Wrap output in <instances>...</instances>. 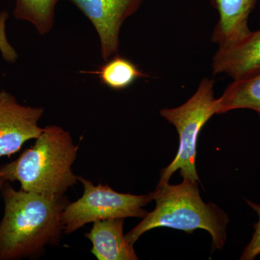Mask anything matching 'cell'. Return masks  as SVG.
Returning a JSON list of instances; mask_svg holds the SVG:
<instances>
[{
	"mask_svg": "<svg viewBox=\"0 0 260 260\" xmlns=\"http://www.w3.org/2000/svg\"><path fill=\"white\" fill-rule=\"evenodd\" d=\"M155 208L126 234L131 245L142 235L158 228H170L192 234L203 229L211 236L212 251L222 249L226 242L229 215L218 205L205 203L200 196L198 182L183 180L177 185L158 183L150 192Z\"/></svg>",
	"mask_w": 260,
	"mask_h": 260,
	"instance_id": "3957f363",
	"label": "cell"
},
{
	"mask_svg": "<svg viewBox=\"0 0 260 260\" xmlns=\"http://www.w3.org/2000/svg\"><path fill=\"white\" fill-rule=\"evenodd\" d=\"M59 0H16L13 15L31 23L40 35L52 30L55 8Z\"/></svg>",
	"mask_w": 260,
	"mask_h": 260,
	"instance_id": "4fadbf2b",
	"label": "cell"
},
{
	"mask_svg": "<svg viewBox=\"0 0 260 260\" xmlns=\"http://www.w3.org/2000/svg\"><path fill=\"white\" fill-rule=\"evenodd\" d=\"M93 24L100 40L103 59L118 54L119 32L126 19L144 0H70Z\"/></svg>",
	"mask_w": 260,
	"mask_h": 260,
	"instance_id": "8992f818",
	"label": "cell"
},
{
	"mask_svg": "<svg viewBox=\"0 0 260 260\" xmlns=\"http://www.w3.org/2000/svg\"><path fill=\"white\" fill-rule=\"evenodd\" d=\"M1 92H2L1 90H0V95H1Z\"/></svg>",
	"mask_w": 260,
	"mask_h": 260,
	"instance_id": "e0dca14e",
	"label": "cell"
},
{
	"mask_svg": "<svg viewBox=\"0 0 260 260\" xmlns=\"http://www.w3.org/2000/svg\"><path fill=\"white\" fill-rule=\"evenodd\" d=\"M214 84L213 80L204 78L187 102L180 107L160 110V115L177 129L179 145L175 158L162 169L160 184L169 183L177 171L183 180L200 183L196 169L198 136L210 118L218 112V99L214 96Z\"/></svg>",
	"mask_w": 260,
	"mask_h": 260,
	"instance_id": "277c9868",
	"label": "cell"
},
{
	"mask_svg": "<svg viewBox=\"0 0 260 260\" xmlns=\"http://www.w3.org/2000/svg\"><path fill=\"white\" fill-rule=\"evenodd\" d=\"M212 67L214 75L225 74L233 80L260 71V29L232 47L218 49Z\"/></svg>",
	"mask_w": 260,
	"mask_h": 260,
	"instance_id": "9c48e42d",
	"label": "cell"
},
{
	"mask_svg": "<svg viewBox=\"0 0 260 260\" xmlns=\"http://www.w3.org/2000/svg\"><path fill=\"white\" fill-rule=\"evenodd\" d=\"M124 218L94 222L85 237L92 243L91 253L99 260H137L133 246L124 234Z\"/></svg>",
	"mask_w": 260,
	"mask_h": 260,
	"instance_id": "30bf717a",
	"label": "cell"
},
{
	"mask_svg": "<svg viewBox=\"0 0 260 260\" xmlns=\"http://www.w3.org/2000/svg\"><path fill=\"white\" fill-rule=\"evenodd\" d=\"M78 150L69 131L47 126L34 145L16 160L0 167V176L8 182L18 181L24 191L47 196L63 195L78 181L72 170Z\"/></svg>",
	"mask_w": 260,
	"mask_h": 260,
	"instance_id": "7a4b0ae2",
	"label": "cell"
},
{
	"mask_svg": "<svg viewBox=\"0 0 260 260\" xmlns=\"http://www.w3.org/2000/svg\"><path fill=\"white\" fill-rule=\"evenodd\" d=\"M6 182V181L3 179V177L0 176V191L2 190V188H3V185H4L5 183Z\"/></svg>",
	"mask_w": 260,
	"mask_h": 260,
	"instance_id": "2e32d148",
	"label": "cell"
},
{
	"mask_svg": "<svg viewBox=\"0 0 260 260\" xmlns=\"http://www.w3.org/2000/svg\"><path fill=\"white\" fill-rule=\"evenodd\" d=\"M95 71L81 72L96 75L106 86L113 90H122L129 87L139 78L148 77L129 59L116 55Z\"/></svg>",
	"mask_w": 260,
	"mask_h": 260,
	"instance_id": "7c38bea8",
	"label": "cell"
},
{
	"mask_svg": "<svg viewBox=\"0 0 260 260\" xmlns=\"http://www.w3.org/2000/svg\"><path fill=\"white\" fill-rule=\"evenodd\" d=\"M257 1L210 0L219 15L211 38V42L218 44V49L232 47L250 35L248 21Z\"/></svg>",
	"mask_w": 260,
	"mask_h": 260,
	"instance_id": "ba28073f",
	"label": "cell"
},
{
	"mask_svg": "<svg viewBox=\"0 0 260 260\" xmlns=\"http://www.w3.org/2000/svg\"><path fill=\"white\" fill-rule=\"evenodd\" d=\"M8 17V12L0 13V52L4 60L8 63H13L18 59V55L7 38L6 22Z\"/></svg>",
	"mask_w": 260,
	"mask_h": 260,
	"instance_id": "9a60e30c",
	"label": "cell"
},
{
	"mask_svg": "<svg viewBox=\"0 0 260 260\" xmlns=\"http://www.w3.org/2000/svg\"><path fill=\"white\" fill-rule=\"evenodd\" d=\"M246 203L250 208L257 213L259 220L254 225V232L250 242L246 246L243 251L241 260H253L260 255V205L256 204L249 200H245Z\"/></svg>",
	"mask_w": 260,
	"mask_h": 260,
	"instance_id": "5bb4252c",
	"label": "cell"
},
{
	"mask_svg": "<svg viewBox=\"0 0 260 260\" xmlns=\"http://www.w3.org/2000/svg\"><path fill=\"white\" fill-rule=\"evenodd\" d=\"M83 184V196L69 203L61 215L63 233L70 234L90 223L108 219L143 218L148 212L144 209L153 201L150 193L136 195L117 192L108 185L95 186L91 181L78 176Z\"/></svg>",
	"mask_w": 260,
	"mask_h": 260,
	"instance_id": "5b68a950",
	"label": "cell"
},
{
	"mask_svg": "<svg viewBox=\"0 0 260 260\" xmlns=\"http://www.w3.org/2000/svg\"><path fill=\"white\" fill-rule=\"evenodd\" d=\"M0 222V260L35 257L47 246L58 244L63 233L61 215L69 200L64 194L47 196L16 190L6 181Z\"/></svg>",
	"mask_w": 260,
	"mask_h": 260,
	"instance_id": "6da1fadb",
	"label": "cell"
},
{
	"mask_svg": "<svg viewBox=\"0 0 260 260\" xmlns=\"http://www.w3.org/2000/svg\"><path fill=\"white\" fill-rule=\"evenodd\" d=\"M42 107L21 105L11 93L0 95V158L10 157L28 140H36L42 133L38 125L44 114Z\"/></svg>",
	"mask_w": 260,
	"mask_h": 260,
	"instance_id": "52a82bcc",
	"label": "cell"
},
{
	"mask_svg": "<svg viewBox=\"0 0 260 260\" xmlns=\"http://www.w3.org/2000/svg\"><path fill=\"white\" fill-rule=\"evenodd\" d=\"M218 114L247 109L257 113L260 117V71L234 80L218 99Z\"/></svg>",
	"mask_w": 260,
	"mask_h": 260,
	"instance_id": "8fae6325",
	"label": "cell"
}]
</instances>
